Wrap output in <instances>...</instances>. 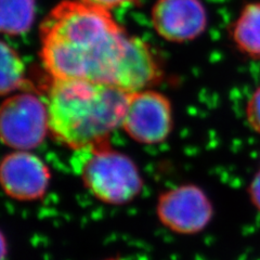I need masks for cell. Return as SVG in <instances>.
I'll list each match as a JSON object with an SVG mask.
<instances>
[{
	"mask_svg": "<svg viewBox=\"0 0 260 260\" xmlns=\"http://www.w3.org/2000/svg\"><path fill=\"white\" fill-rule=\"evenodd\" d=\"M40 60L51 79L108 84L128 93L156 83L160 70L151 47L130 36L111 11L61 0L39 26Z\"/></svg>",
	"mask_w": 260,
	"mask_h": 260,
	"instance_id": "6da1fadb",
	"label": "cell"
},
{
	"mask_svg": "<svg viewBox=\"0 0 260 260\" xmlns=\"http://www.w3.org/2000/svg\"><path fill=\"white\" fill-rule=\"evenodd\" d=\"M128 92L81 79H51L46 104L49 133L76 151L108 144L121 126Z\"/></svg>",
	"mask_w": 260,
	"mask_h": 260,
	"instance_id": "7a4b0ae2",
	"label": "cell"
},
{
	"mask_svg": "<svg viewBox=\"0 0 260 260\" xmlns=\"http://www.w3.org/2000/svg\"><path fill=\"white\" fill-rule=\"evenodd\" d=\"M75 167L86 189L105 204H126L141 192L136 162L108 144L76 151Z\"/></svg>",
	"mask_w": 260,
	"mask_h": 260,
	"instance_id": "3957f363",
	"label": "cell"
},
{
	"mask_svg": "<svg viewBox=\"0 0 260 260\" xmlns=\"http://www.w3.org/2000/svg\"><path fill=\"white\" fill-rule=\"evenodd\" d=\"M49 133L46 101L28 91L12 93L0 110V136L5 145L14 151H30Z\"/></svg>",
	"mask_w": 260,
	"mask_h": 260,
	"instance_id": "277c9868",
	"label": "cell"
},
{
	"mask_svg": "<svg viewBox=\"0 0 260 260\" xmlns=\"http://www.w3.org/2000/svg\"><path fill=\"white\" fill-rule=\"evenodd\" d=\"M120 128L142 144L165 141L173 129L172 103L165 94L152 89L130 92Z\"/></svg>",
	"mask_w": 260,
	"mask_h": 260,
	"instance_id": "5b68a950",
	"label": "cell"
},
{
	"mask_svg": "<svg viewBox=\"0 0 260 260\" xmlns=\"http://www.w3.org/2000/svg\"><path fill=\"white\" fill-rule=\"evenodd\" d=\"M160 223L177 234L202 232L214 215L205 192L194 184H183L160 194L156 205Z\"/></svg>",
	"mask_w": 260,
	"mask_h": 260,
	"instance_id": "8992f818",
	"label": "cell"
},
{
	"mask_svg": "<svg viewBox=\"0 0 260 260\" xmlns=\"http://www.w3.org/2000/svg\"><path fill=\"white\" fill-rule=\"evenodd\" d=\"M51 174L46 162L30 151H13L4 157L0 182L12 200L31 202L44 198Z\"/></svg>",
	"mask_w": 260,
	"mask_h": 260,
	"instance_id": "52a82bcc",
	"label": "cell"
},
{
	"mask_svg": "<svg viewBox=\"0 0 260 260\" xmlns=\"http://www.w3.org/2000/svg\"><path fill=\"white\" fill-rule=\"evenodd\" d=\"M154 30L169 43H186L205 31L208 15L201 0H156L151 10Z\"/></svg>",
	"mask_w": 260,
	"mask_h": 260,
	"instance_id": "ba28073f",
	"label": "cell"
},
{
	"mask_svg": "<svg viewBox=\"0 0 260 260\" xmlns=\"http://www.w3.org/2000/svg\"><path fill=\"white\" fill-rule=\"evenodd\" d=\"M230 37L242 53L260 59V0L242 8L230 26Z\"/></svg>",
	"mask_w": 260,
	"mask_h": 260,
	"instance_id": "9c48e42d",
	"label": "cell"
},
{
	"mask_svg": "<svg viewBox=\"0 0 260 260\" xmlns=\"http://www.w3.org/2000/svg\"><path fill=\"white\" fill-rule=\"evenodd\" d=\"M36 15V0H0V27L16 37L30 29Z\"/></svg>",
	"mask_w": 260,
	"mask_h": 260,
	"instance_id": "30bf717a",
	"label": "cell"
},
{
	"mask_svg": "<svg viewBox=\"0 0 260 260\" xmlns=\"http://www.w3.org/2000/svg\"><path fill=\"white\" fill-rule=\"evenodd\" d=\"M25 83V64L15 49L2 43V94H12Z\"/></svg>",
	"mask_w": 260,
	"mask_h": 260,
	"instance_id": "8fae6325",
	"label": "cell"
},
{
	"mask_svg": "<svg viewBox=\"0 0 260 260\" xmlns=\"http://www.w3.org/2000/svg\"><path fill=\"white\" fill-rule=\"evenodd\" d=\"M246 118L254 132L260 135V86L251 94L247 102Z\"/></svg>",
	"mask_w": 260,
	"mask_h": 260,
	"instance_id": "7c38bea8",
	"label": "cell"
},
{
	"mask_svg": "<svg viewBox=\"0 0 260 260\" xmlns=\"http://www.w3.org/2000/svg\"><path fill=\"white\" fill-rule=\"evenodd\" d=\"M80 2L112 11L113 9H116V8L133 4L136 0H80Z\"/></svg>",
	"mask_w": 260,
	"mask_h": 260,
	"instance_id": "4fadbf2b",
	"label": "cell"
},
{
	"mask_svg": "<svg viewBox=\"0 0 260 260\" xmlns=\"http://www.w3.org/2000/svg\"><path fill=\"white\" fill-rule=\"evenodd\" d=\"M250 200L255 207L260 211V170L256 174L249 186Z\"/></svg>",
	"mask_w": 260,
	"mask_h": 260,
	"instance_id": "5bb4252c",
	"label": "cell"
},
{
	"mask_svg": "<svg viewBox=\"0 0 260 260\" xmlns=\"http://www.w3.org/2000/svg\"><path fill=\"white\" fill-rule=\"evenodd\" d=\"M104 260H121L119 258H108V259H104Z\"/></svg>",
	"mask_w": 260,
	"mask_h": 260,
	"instance_id": "9a60e30c",
	"label": "cell"
}]
</instances>
